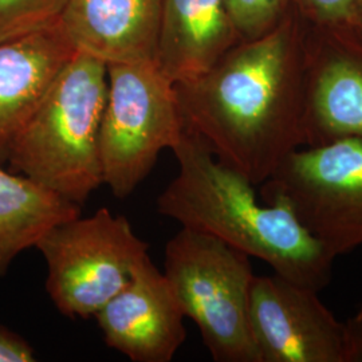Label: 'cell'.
I'll list each match as a JSON object with an SVG mask.
<instances>
[{"mask_svg": "<svg viewBox=\"0 0 362 362\" xmlns=\"http://www.w3.org/2000/svg\"><path fill=\"white\" fill-rule=\"evenodd\" d=\"M297 7L272 33L240 40L199 77L176 83L184 129L259 187L306 145V37Z\"/></svg>", "mask_w": 362, "mask_h": 362, "instance_id": "6da1fadb", "label": "cell"}, {"mask_svg": "<svg viewBox=\"0 0 362 362\" xmlns=\"http://www.w3.org/2000/svg\"><path fill=\"white\" fill-rule=\"evenodd\" d=\"M172 151L179 172L157 199L158 214L219 238L298 285L321 291L330 282L336 258L288 208L259 200L251 181L188 130Z\"/></svg>", "mask_w": 362, "mask_h": 362, "instance_id": "7a4b0ae2", "label": "cell"}, {"mask_svg": "<svg viewBox=\"0 0 362 362\" xmlns=\"http://www.w3.org/2000/svg\"><path fill=\"white\" fill-rule=\"evenodd\" d=\"M107 65L76 52L13 140L10 170L81 206L104 185L100 128Z\"/></svg>", "mask_w": 362, "mask_h": 362, "instance_id": "3957f363", "label": "cell"}, {"mask_svg": "<svg viewBox=\"0 0 362 362\" xmlns=\"http://www.w3.org/2000/svg\"><path fill=\"white\" fill-rule=\"evenodd\" d=\"M164 275L216 362H259L248 305L251 257L211 233L181 227L165 246Z\"/></svg>", "mask_w": 362, "mask_h": 362, "instance_id": "277c9868", "label": "cell"}, {"mask_svg": "<svg viewBox=\"0 0 362 362\" xmlns=\"http://www.w3.org/2000/svg\"><path fill=\"white\" fill-rule=\"evenodd\" d=\"M182 133L176 86L155 61L107 65L100 158L104 185L117 199L133 194Z\"/></svg>", "mask_w": 362, "mask_h": 362, "instance_id": "5b68a950", "label": "cell"}, {"mask_svg": "<svg viewBox=\"0 0 362 362\" xmlns=\"http://www.w3.org/2000/svg\"><path fill=\"white\" fill-rule=\"evenodd\" d=\"M35 248L47 266L46 290L66 317L88 318L129 284L148 245L125 216L100 208L57 224Z\"/></svg>", "mask_w": 362, "mask_h": 362, "instance_id": "8992f818", "label": "cell"}, {"mask_svg": "<svg viewBox=\"0 0 362 362\" xmlns=\"http://www.w3.org/2000/svg\"><path fill=\"white\" fill-rule=\"evenodd\" d=\"M260 187V199L288 208L334 258L362 246V139L302 146Z\"/></svg>", "mask_w": 362, "mask_h": 362, "instance_id": "52a82bcc", "label": "cell"}, {"mask_svg": "<svg viewBox=\"0 0 362 362\" xmlns=\"http://www.w3.org/2000/svg\"><path fill=\"white\" fill-rule=\"evenodd\" d=\"M318 293L278 274L254 276L248 320L259 362H348L345 322Z\"/></svg>", "mask_w": 362, "mask_h": 362, "instance_id": "ba28073f", "label": "cell"}, {"mask_svg": "<svg viewBox=\"0 0 362 362\" xmlns=\"http://www.w3.org/2000/svg\"><path fill=\"white\" fill-rule=\"evenodd\" d=\"M306 145L362 139V38L349 25L309 26Z\"/></svg>", "mask_w": 362, "mask_h": 362, "instance_id": "9c48e42d", "label": "cell"}, {"mask_svg": "<svg viewBox=\"0 0 362 362\" xmlns=\"http://www.w3.org/2000/svg\"><path fill=\"white\" fill-rule=\"evenodd\" d=\"M94 317L105 344L134 362H169L187 338L179 300L149 255Z\"/></svg>", "mask_w": 362, "mask_h": 362, "instance_id": "30bf717a", "label": "cell"}, {"mask_svg": "<svg viewBox=\"0 0 362 362\" xmlns=\"http://www.w3.org/2000/svg\"><path fill=\"white\" fill-rule=\"evenodd\" d=\"M161 0H67L58 26L76 52L106 65L155 61Z\"/></svg>", "mask_w": 362, "mask_h": 362, "instance_id": "8fae6325", "label": "cell"}, {"mask_svg": "<svg viewBox=\"0 0 362 362\" xmlns=\"http://www.w3.org/2000/svg\"><path fill=\"white\" fill-rule=\"evenodd\" d=\"M74 54L58 23L0 43V164Z\"/></svg>", "mask_w": 362, "mask_h": 362, "instance_id": "7c38bea8", "label": "cell"}, {"mask_svg": "<svg viewBox=\"0 0 362 362\" xmlns=\"http://www.w3.org/2000/svg\"><path fill=\"white\" fill-rule=\"evenodd\" d=\"M240 40L227 0H161L155 62L175 85L206 73Z\"/></svg>", "mask_w": 362, "mask_h": 362, "instance_id": "4fadbf2b", "label": "cell"}, {"mask_svg": "<svg viewBox=\"0 0 362 362\" xmlns=\"http://www.w3.org/2000/svg\"><path fill=\"white\" fill-rule=\"evenodd\" d=\"M78 215L77 204L0 164V276L52 227Z\"/></svg>", "mask_w": 362, "mask_h": 362, "instance_id": "5bb4252c", "label": "cell"}, {"mask_svg": "<svg viewBox=\"0 0 362 362\" xmlns=\"http://www.w3.org/2000/svg\"><path fill=\"white\" fill-rule=\"evenodd\" d=\"M67 0H0V43L55 26Z\"/></svg>", "mask_w": 362, "mask_h": 362, "instance_id": "9a60e30c", "label": "cell"}, {"mask_svg": "<svg viewBox=\"0 0 362 362\" xmlns=\"http://www.w3.org/2000/svg\"><path fill=\"white\" fill-rule=\"evenodd\" d=\"M233 25L242 40L263 37L294 10V0H227Z\"/></svg>", "mask_w": 362, "mask_h": 362, "instance_id": "2e32d148", "label": "cell"}, {"mask_svg": "<svg viewBox=\"0 0 362 362\" xmlns=\"http://www.w3.org/2000/svg\"><path fill=\"white\" fill-rule=\"evenodd\" d=\"M357 0H294L300 15L313 26L349 25Z\"/></svg>", "mask_w": 362, "mask_h": 362, "instance_id": "e0dca14e", "label": "cell"}, {"mask_svg": "<svg viewBox=\"0 0 362 362\" xmlns=\"http://www.w3.org/2000/svg\"><path fill=\"white\" fill-rule=\"evenodd\" d=\"M35 360L34 349L26 339L0 325V362H33Z\"/></svg>", "mask_w": 362, "mask_h": 362, "instance_id": "ac0fdd59", "label": "cell"}, {"mask_svg": "<svg viewBox=\"0 0 362 362\" xmlns=\"http://www.w3.org/2000/svg\"><path fill=\"white\" fill-rule=\"evenodd\" d=\"M348 362H362V305L345 322Z\"/></svg>", "mask_w": 362, "mask_h": 362, "instance_id": "d6986e66", "label": "cell"}, {"mask_svg": "<svg viewBox=\"0 0 362 362\" xmlns=\"http://www.w3.org/2000/svg\"><path fill=\"white\" fill-rule=\"evenodd\" d=\"M349 26L362 38V0L356 1L353 15L350 18Z\"/></svg>", "mask_w": 362, "mask_h": 362, "instance_id": "ffe728a7", "label": "cell"}]
</instances>
